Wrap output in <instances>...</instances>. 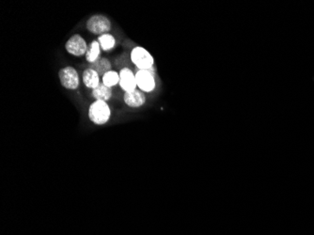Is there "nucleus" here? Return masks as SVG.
I'll return each mask as SVG.
<instances>
[{"mask_svg": "<svg viewBox=\"0 0 314 235\" xmlns=\"http://www.w3.org/2000/svg\"><path fill=\"white\" fill-rule=\"evenodd\" d=\"M110 116L111 110L109 109L107 102L95 101L90 105L89 109V118L93 123L97 125H103L108 122Z\"/></svg>", "mask_w": 314, "mask_h": 235, "instance_id": "f257e3e1", "label": "nucleus"}, {"mask_svg": "<svg viewBox=\"0 0 314 235\" xmlns=\"http://www.w3.org/2000/svg\"><path fill=\"white\" fill-rule=\"evenodd\" d=\"M130 58L138 70H150L153 67L154 59L153 56L143 47H135L131 52Z\"/></svg>", "mask_w": 314, "mask_h": 235, "instance_id": "f03ea898", "label": "nucleus"}, {"mask_svg": "<svg viewBox=\"0 0 314 235\" xmlns=\"http://www.w3.org/2000/svg\"><path fill=\"white\" fill-rule=\"evenodd\" d=\"M111 22L105 15H92L87 22V29L95 35L101 36L104 34H108V32L111 30Z\"/></svg>", "mask_w": 314, "mask_h": 235, "instance_id": "7ed1b4c3", "label": "nucleus"}, {"mask_svg": "<svg viewBox=\"0 0 314 235\" xmlns=\"http://www.w3.org/2000/svg\"><path fill=\"white\" fill-rule=\"evenodd\" d=\"M60 80L65 89L76 90L79 87V75L77 71L71 66L63 68L59 72Z\"/></svg>", "mask_w": 314, "mask_h": 235, "instance_id": "20e7f679", "label": "nucleus"}, {"mask_svg": "<svg viewBox=\"0 0 314 235\" xmlns=\"http://www.w3.org/2000/svg\"><path fill=\"white\" fill-rule=\"evenodd\" d=\"M88 47L89 46L85 39L79 34H74L71 37L65 45L67 52L75 57H81L86 54L88 51Z\"/></svg>", "mask_w": 314, "mask_h": 235, "instance_id": "39448f33", "label": "nucleus"}, {"mask_svg": "<svg viewBox=\"0 0 314 235\" xmlns=\"http://www.w3.org/2000/svg\"><path fill=\"white\" fill-rule=\"evenodd\" d=\"M135 80L137 87L143 92H151L155 89L154 75L149 70H137Z\"/></svg>", "mask_w": 314, "mask_h": 235, "instance_id": "423d86ee", "label": "nucleus"}, {"mask_svg": "<svg viewBox=\"0 0 314 235\" xmlns=\"http://www.w3.org/2000/svg\"><path fill=\"white\" fill-rule=\"evenodd\" d=\"M120 86L126 92H131L135 91V88L137 87L136 80H135V74L133 71L129 68H123L120 72Z\"/></svg>", "mask_w": 314, "mask_h": 235, "instance_id": "0eeeda50", "label": "nucleus"}, {"mask_svg": "<svg viewBox=\"0 0 314 235\" xmlns=\"http://www.w3.org/2000/svg\"><path fill=\"white\" fill-rule=\"evenodd\" d=\"M125 103L130 108H140L146 103V96L143 91H135L131 92H126L125 96Z\"/></svg>", "mask_w": 314, "mask_h": 235, "instance_id": "6e6552de", "label": "nucleus"}, {"mask_svg": "<svg viewBox=\"0 0 314 235\" xmlns=\"http://www.w3.org/2000/svg\"><path fill=\"white\" fill-rule=\"evenodd\" d=\"M83 82L87 88L94 90L100 84V75L98 72L89 68L83 72Z\"/></svg>", "mask_w": 314, "mask_h": 235, "instance_id": "1a4fd4ad", "label": "nucleus"}, {"mask_svg": "<svg viewBox=\"0 0 314 235\" xmlns=\"http://www.w3.org/2000/svg\"><path fill=\"white\" fill-rule=\"evenodd\" d=\"M92 96L96 101L107 102L112 97V89L106 86L103 82L99 84L98 87L92 90Z\"/></svg>", "mask_w": 314, "mask_h": 235, "instance_id": "9d476101", "label": "nucleus"}, {"mask_svg": "<svg viewBox=\"0 0 314 235\" xmlns=\"http://www.w3.org/2000/svg\"><path fill=\"white\" fill-rule=\"evenodd\" d=\"M90 68L94 70L95 72H98L99 75H101L102 77L107 73V72L112 71V65L110 63V61L106 58H100L95 62L90 63Z\"/></svg>", "mask_w": 314, "mask_h": 235, "instance_id": "9b49d317", "label": "nucleus"}, {"mask_svg": "<svg viewBox=\"0 0 314 235\" xmlns=\"http://www.w3.org/2000/svg\"><path fill=\"white\" fill-rule=\"evenodd\" d=\"M100 52H101V46L98 41L91 42L90 46L88 47V51L86 53V60L89 63L95 62L98 59H100Z\"/></svg>", "mask_w": 314, "mask_h": 235, "instance_id": "f8f14e48", "label": "nucleus"}, {"mask_svg": "<svg viewBox=\"0 0 314 235\" xmlns=\"http://www.w3.org/2000/svg\"><path fill=\"white\" fill-rule=\"evenodd\" d=\"M100 44L101 48L104 50V51H109L111 50L116 44V40L115 38L110 35V34H104V35H101L99 36L98 40H97Z\"/></svg>", "mask_w": 314, "mask_h": 235, "instance_id": "ddd939ff", "label": "nucleus"}, {"mask_svg": "<svg viewBox=\"0 0 314 235\" xmlns=\"http://www.w3.org/2000/svg\"><path fill=\"white\" fill-rule=\"evenodd\" d=\"M103 83L109 88H112L120 83V74L115 71L107 72L103 76Z\"/></svg>", "mask_w": 314, "mask_h": 235, "instance_id": "4468645a", "label": "nucleus"}]
</instances>
